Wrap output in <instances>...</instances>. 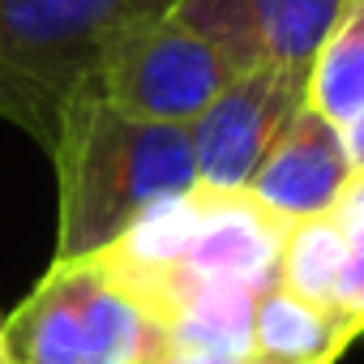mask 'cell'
I'll return each instance as SVG.
<instances>
[{
	"label": "cell",
	"mask_w": 364,
	"mask_h": 364,
	"mask_svg": "<svg viewBox=\"0 0 364 364\" xmlns=\"http://www.w3.org/2000/svg\"><path fill=\"white\" fill-rule=\"evenodd\" d=\"M338 137H343V150H347L351 171H364V112H360L355 120H347V124L338 129Z\"/></svg>",
	"instance_id": "12"
},
{
	"label": "cell",
	"mask_w": 364,
	"mask_h": 364,
	"mask_svg": "<svg viewBox=\"0 0 364 364\" xmlns=\"http://www.w3.org/2000/svg\"><path fill=\"white\" fill-rule=\"evenodd\" d=\"M167 9L171 0H0V120L52 154L107 39Z\"/></svg>",
	"instance_id": "2"
},
{
	"label": "cell",
	"mask_w": 364,
	"mask_h": 364,
	"mask_svg": "<svg viewBox=\"0 0 364 364\" xmlns=\"http://www.w3.org/2000/svg\"><path fill=\"white\" fill-rule=\"evenodd\" d=\"M338 274H343V232L334 215L326 210V215L291 223L279 249V287L300 300L334 309Z\"/></svg>",
	"instance_id": "10"
},
{
	"label": "cell",
	"mask_w": 364,
	"mask_h": 364,
	"mask_svg": "<svg viewBox=\"0 0 364 364\" xmlns=\"http://www.w3.org/2000/svg\"><path fill=\"white\" fill-rule=\"evenodd\" d=\"M159 364H266V360H257V355H249V360H206V355H167V360H159Z\"/></svg>",
	"instance_id": "13"
},
{
	"label": "cell",
	"mask_w": 364,
	"mask_h": 364,
	"mask_svg": "<svg viewBox=\"0 0 364 364\" xmlns=\"http://www.w3.org/2000/svg\"><path fill=\"white\" fill-rule=\"evenodd\" d=\"M304 103L334 129L364 112V0H343L309 69Z\"/></svg>",
	"instance_id": "9"
},
{
	"label": "cell",
	"mask_w": 364,
	"mask_h": 364,
	"mask_svg": "<svg viewBox=\"0 0 364 364\" xmlns=\"http://www.w3.org/2000/svg\"><path fill=\"white\" fill-rule=\"evenodd\" d=\"M236 77L240 65L223 48L159 14L107 39L95 69V90L129 116L189 124Z\"/></svg>",
	"instance_id": "4"
},
{
	"label": "cell",
	"mask_w": 364,
	"mask_h": 364,
	"mask_svg": "<svg viewBox=\"0 0 364 364\" xmlns=\"http://www.w3.org/2000/svg\"><path fill=\"white\" fill-rule=\"evenodd\" d=\"M56 257L77 262L107 249L154 202L198 189L189 124L120 112L95 77L69 99L56 146Z\"/></svg>",
	"instance_id": "1"
},
{
	"label": "cell",
	"mask_w": 364,
	"mask_h": 364,
	"mask_svg": "<svg viewBox=\"0 0 364 364\" xmlns=\"http://www.w3.org/2000/svg\"><path fill=\"white\" fill-rule=\"evenodd\" d=\"M343 0H171L167 18L223 48L245 69H313Z\"/></svg>",
	"instance_id": "6"
},
{
	"label": "cell",
	"mask_w": 364,
	"mask_h": 364,
	"mask_svg": "<svg viewBox=\"0 0 364 364\" xmlns=\"http://www.w3.org/2000/svg\"><path fill=\"white\" fill-rule=\"evenodd\" d=\"M360 334L326 304L300 300L279 283L257 300L253 355L266 364H338Z\"/></svg>",
	"instance_id": "8"
},
{
	"label": "cell",
	"mask_w": 364,
	"mask_h": 364,
	"mask_svg": "<svg viewBox=\"0 0 364 364\" xmlns=\"http://www.w3.org/2000/svg\"><path fill=\"white\" fill-rule=\"evenodd\" d=\"M347 180H351V163L338 129L317 107L304 103L257 163L249 193L283 223H300L334 210Z\"/></svg>",
	"instance_id": "7"
},
{
	"label": "cell",
	"mask_w": 364,
	"mask_h": 364,
	"mask_svg": "<svg viewBox=\"0 0 364 364\" xmlns=\"http://www.w3.org/2000/svg\"><path fill=\"white\" fill-rule=\"evenodd\" d=\"M0 364H9V351H5V321H0Z\"/></svg>",
	"instance_id": "14"
},
{
	"label": "cell",
	"mask_w": 364,
	"mask_h": 364,
	"mask_svg": "<svg viewBox=\"0 0 364 364\" xmlns=\"http://www.w3.org/2000/svg\"><path fill=\"white\" fill-rule=\"evenodd\" d=\"M9 364H159L167 330L124 296L90 257L52 262L35 291L5 317Z\"/></svg>",
	"instance_id": "3"
},
{
	"label": "cell",
	"mask_w": 364,
	"mask_h": 364,
	"mask_svg": "<svg viewBox=\"0 0 364 364\" xmlns=\"http://www.w3.org/2000/svg\"><path fill=\"white\" fill-rule=\"evenodd\" d=\"M304 73L287 69H245L228 82L193 120V167L206 189H249V180L291 116L304 107Z\"/></svg>",
	"instance_id": "5"
},
{
	"label": "cell",
	"mask_w": 364,
	"mask_h": 364,
	"mask_svg": "<svg viewBox=\"0 0 364 364\" xmlns=\"http://www.w3.org/2000/svg\"><path fill=\"white\" fill-rule=\"evenodd\" d=\"M330 215L343 232V274L334 291V313L355 334H364V171H351Z\"/></svg>",
	"instance_id": "11"
}]
</instances>
